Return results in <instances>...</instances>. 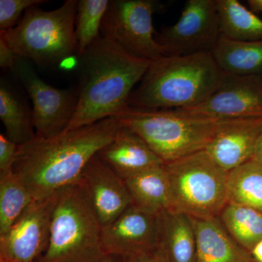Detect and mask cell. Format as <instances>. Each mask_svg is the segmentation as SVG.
Here are the masks:
<instances>
[{"label": "cell", "mask_w": 262, "mask_h": 262, "mask_svg": "<svg viewBox=\"0 0 262 262\" xmlns=\"http://www.w3.org/2000/svg\"><path fill=\"white\" fill-rule=\"evenodd\" d=\"M94 262H124V258L117 255L105 253L101 258Z\"/></svg>", "instance_id": "1f68e13d"}, {"label": "cell", "mask_w": 262, "mask_h": 262, "mask_svg": "<svg viewBox=\"0 0 262 262\" xmlns=\"http://www.w3.org/2000/svg\"><path fill=\"white\" fill-rule=\"evenodd\" d=\"M248 3L253 12L262 13V0H249Z\"/></svg>", "instance_id": "836d02e7"}, {"label": "cell", "mask_w": 262, "mask_h": 262, "mask_svg": "<svg viewBox=\"0 0 262 262\" xmlns=\"http://www.w3.org/2000/svg\"><path fill=\"white\" fill-rule=\"evenodd\" d=\"M97 155L123 180L165 164L140 136L122 125Z\"/></svg>", "instance_id": "2e32d148"}, {"label": "cell", "mask_w": 262, "mask_h": 262, "mask_svg": "<svg viewBox=\"0 0 262 262\" xmlns=\"http://www.w3.org/2000/svg\"><path fill=\"white\" fill-rule=\"evenodd\" d=\"M34 201L14 170L0 173V235L10 229Z\"/></svg>", "instance_id": "d4e9b609"}, {"label": "cell", "mask_w": 262, "mask_h": 262, "mask_svg": "<svg viewBox=\"0 0 262 262\" xmlns=\"http://www.w3.org/2000/svg\"><path fill=\"white\" fill-rule=\"evenodd\" d=\"M252 159L262 163V128L258 136Z\"/></svg>", "instance_id": "4dcf8cb0"}, {"label": "cell", "mask_w": 262, "mask_h": 262, "mask_svg": "<svg viewBox=\"0 0 262 262\" xmlns=\"http://www.w3.org/2000/svg\"><path fill=\"white\" fill-rule=\"evenodd\" d=\"M227 200L262 211V163L251 159L228 172Z\"/></svg>", "instance_id": "cb8c5ba5"}, {"label": "cell", "mask_w": 262, "mask_h": 262, "mask_svg": "<svg viewBox=\"0 0 262 262\" xmlns=\"http://www.w3.org/2000/svg\"><path fill=\"white\" fill-rule=\"evenodd\" d=\"M179 111L215 121L262 117V76H239L222 72L213 94L196 106Z\"/></svg>", "instance_id": "8fae6325"}, {"label": "cell", "mask_w": 262, "mask_h": 262, "mask_svg": "<svg viewBox=\"0 0 262 262\" xmlns=\"http://www.w3.org/2000/svg\"><path fill=\"white\" fill-rule=\"evenodd\" d=\"M218 217L234 241L249 252L262 241V211L227 203Z\"/></svg>", "instance_id": "603a6c76"}, {"label": "cell", "mask_w": 262, "mask_h": 262, "mask_svg": "<svg viewBox=\"0 0 262 262\" xmlns=\"http://www.w3.org/2000/svg\"><path fill=\"white\" fill-rule=\"evenodd\" d=\"M155 0H113L103 19V37L131 56L152 61L163 56L157 42L153 14L159 9Z\"/></svg>", "instance_id": "ba28073f"}, {"label": "cell", "mask_w": 262, "mask_h": 262, "mask_svg": "<svg viewBox=\"0 0 262 262\" xmlns=\"http://www.w3.org/2000/svg\"><path fill=\"white\" fill-rule=\"evenodd\" d=\"M13 72L32 100L36 136L49 138L64 132L75 115L79 91L55 89L37 75L29 60L20 57Z\"/></svg>", "instance_id": "30bf717a"}, {"label": "cell", "mask_w": 262, "mask_h": 262, "mask_svg": "<svg viewBox=\"0 0 262 262\" xmlns=\"http://www.w3.org/2000/svg\"><path fill=\"white\" fill-rule=\"evenodd\" d=\"M222 73L211 53L160 57L151 61L127 105L146 110L198 106L213 94Z\"/></svg>", "instance_id": "3957f363"}, {"label": "cell", "mask_w": 262, "mask_h": 262, "mask_svg": "<svg viewBox=\"0 0 262 262\" xmlns=\"http://www.w3.org/2000/svg\"><path fill=\"white\" fill-rule=\"evenodd\" d=\"M211 54L224 73L262 76V39L238 42L221 36Z\"/></svg>", "instance_id": "ffe728a7"}, {"label": "cell", "mask_w": 262, "mask_h": 262, "mask_svg": "<svg viewBox=\"0 0 262 262\" xmlns=\"http://www.w3.org/2000/svg\"><path fill=\"white\" fill-rule=\"evenodd\" d=\"M77 0H67L56 10L32 7L13 29L0 32L15 54L39 66L56 65L77 53Z\"/></svg>", "instance_id": "8992f818"}, {"label": "cell", "mask_w": 262, "mask_h": 262, "mask_svg": "<svg viewBox=\"0 0 262 262\" xmlns=\"http://www.w3.org/2000/svg\"><path fill=\"white\" fill-rule=\"evenodd\" d=\"M0 119L5 125V136L17 145H23L36 137L32 110L3 81L0 84Z\"/></svg>", "instance_id": "7402d4cb"}, {"label": "cell", "mask_w": 262, "mask_h": 262, "mask_svg": "<svg viewBox=\"0 0 262 262\" xmlns=\"http://www.w3.org/2000/svg\"><path fill=\"white\" fill-rule=\"evenodd\" d=\"M171 192L172 210L192 218L220 214L227 200L228 171L205 150L165 163Z\"/></svg>", "instance_id": "52a82bcc"}, {"label": "cell", "mask_w": 262, "mask_h": 262, "mask_svg": "<svg viewBox=\"0 0 262 262\" xmlns=\"http://www.w3.org/2000/svg\"><path fill=\"white\" fill-rule=\"evenodd\" d=\"M158 248L169 262H196L192 217L175 210L160 213Z\"/></svg>", "instance_id": "ac0fdd59"}, {"label": "cell", "mask_w": 262, "mask_h": 262, "mask_svg": "<svg viewBox=\"0 0 262 262\" xmlns=\"http://www.w3.org/2000/svg\"><path fill=\"white\" fill-rule=\"evenodd\" d=\"M78 58V102L65 131L116 116L128 104L134 87L140 82L151 63L131 56L103 36Z\"/></svg>", "instance_id": "7a4b0ae2"}, {"label": "cell", "mask_w": 262, "mask_h": 262, "mask_svg": "<svg viewBox=\"0 0 262 262\" xmlns=\"http://www.w3.org/2000/svg\"><path fill=\"white\" fill-rule=\"evenodd\" d=\"M168 163L206 149L216 122L177 110H146L127 105L116 116Z\"/></svg>", "instance_id": "5b68a950"}, {"label": "cell", "mask_w": 262, "mask_h": 262, "mask_svg": "<svg viewBox=\"0 0 262 262\" xmlns=\"http://www.w3.org/2000/svg\"><path fill=\"white\" fill-rule=\"evenodd\" d=\"M18 146L4 134L0 135V173L12 171L14 168Z\"/></svg>", "instance_id": "83f0119b"}, {"label": "cell", "mask_w": 262, "mask_h": 262, "mask_svg": "<svg viewBox=\"0 0 262 262\" xmlns=\"http://www.w3.org/2000/svg\"><path fill=\"white\" fill-rule=\"evenodd\" d=\"M124 181L134 206L155 214L172 210L170 180L165 164Z\"/></svg>", "instance_id": "d6986e66"}, {"label": "cell", "mask_w": 262, "mask_h": 262, "mask_svg": "<svg viewBox=\"0 0 262 262\" xmlns=\"http://www.w3.org/2000/svg\"><path fill=\"white\" fill-rule=\"evenodd\" d=\"M221 36L216 0H188L178 21L155 38L163 56H183L211 53Z\"/></svg>", "instance_id": "9c48e42d"}, {"label": "cell", "mask_w": 262, "mask_h": 262, "mask_svg": "<svg viewBox=\"0 0 262 262\" xmlns=\"http://www.w3.org/2000/svg\"><path fill=\"white\" fill-rule=\"evenodd\" d=\"M108 0H80L77 3L75 37L77 56L101 37L103 19L110 6Z\"/></svg>", "instance_id": "484cf974"}, {"label": "cell", "mask_w": 262, "mask_h": 262, "mask_svg": "<svg viewBox=\"0 0 262 262\" xmlns=\"http://www.w3.org/2000/svg\"><path fill=\"white\" fill-rule=\"evenodd\" d=\"M121 126L113 117L53 137L36 136L18 146L13 170L34 200L49 198L80 180L91 160Z\"/></svg>", "instance_id": "6da1fadb"}, {"label": "cell", "mask_w": 262, "mask_h": 262, "mask_svg": "<svg viewBox=\"0 0 262 262\" xmlns=\"http://www.w3.org/2000/svg\"><path fill=\"white\" fill-rule=\"evenodd\" d=\"M196 262H253L251 252L239 246L219 217L192 218Z\"/></svg>", "instance_id": "e0dca14e"}, {"label": "cell", "mask_w": 262, "mask_h": 262, "mask_svg": "<svg viewBox=\"0 0 262 262\" xmlns=\"http://www.w3.org/2000/svg\"><path fill=\"white\" fill-rule=\"evenodd\" d=\"M124 262H136L134 258H124Z\"/></svg>", "instance_id": "e575fe53"}, {"label": "cell", "mask_w": 262, "mask_h": 262, "mask_svg": "<svg viewBox=\"0 0 262 262\" xmlns=\"http://www.w3.org/2000/svg\"><path fill=\"white\" fill-rule=\"evenodd\" d=\"M251 253L253 261L262 262V241L255 246Z\"/></svg>", "instance_id": "d6a6232c"}, {"label": "cell", "mask_w": 262, "mask_h": 262, "mask_svg": "<svg viewBox=\"0 0 262 262\" xmlns=\"http://www.w3.org/2000/svg\"><path fill=\"white\" fill-rule=\"evenodd\" d=\"M261 128L262 117L220 120L204 150L229 172L252 159Z\"/></svg>", "instance_id": "5bb4252c"}, {"label": "cell", "mask_w": 262, "mask_h": 262, "mask_svg": "<svg viewBox=\"0 0 262 262\" xmlns=\"http://www.w3.org/2000/svg\"><path fill=\"white\" fill-rule=\"evenodd\" d=\"M159 214L132 205L118 218L102 227L103 253L134 258L158 247Z\"/></svg>", "instance_id": "4fadbf2b"}, {"label": "cell", "mask_w": 262, "mask_h": 262, "mask_svg": "<svg viewBox=\"0 0 262 262\" xmlns=\"http://www.w3.org/2000/svg\"><path fill=\"white\" fill-rule=\"evenodd\" d=\"M18 56L10 48L3 37H0V67L3 69L15 70Z\"/></svg>", "instance_id": "f1b7e54d"}, {"label": "cell", "mask_w": 262, "mask_h": 262, "mask_svg": "<svg viewBox=\"0 0 262 262\" xmlns=\"http://www.w3.org/2000/svg\"><path fill=\"white\" fill-rule=\"evenodd\" d=\"M56 194L34 200L0 235L1 262H37L48 247Z\"/></svg>", "instance_id": "7c38bea8"}, {"label": "cell", "mask_w": 262, "mask_h": 262, "mask_svg": "<svg viewBox=\"0 0 262 262\" xmlns=\"http://www.w3.org/2000/svg\"><path fill=\"white\" fill-rule=\"evenodd\" d=\"M221 34L230 40L262 39V19L238 0H216Z\"/></svg>", "instance_id": "44dd1931"}, {"label": "cell", "mask_w": 262, "mask_h": 262, "mask_svg": "<svg viewBox=\"0 0 262 262\" xmlns=\"http://www.w3.org/2000/svg\"><path fill=\"white\" fill-rule=\"evenodd\" d=\"M253 262H256V261H253Z\"/></svg>", "instance_id": "d590c367"}, {"label": "cell", "mask_w": 262, "mask_h": 262, "mask_svg": "<svg viewBox=\"0 0 262 262\" xmlns=\"http://www.w3.org/2000/svg\"><path fill=\"white\" fill-rule=\"evenodd\" d=\"M102 225L80 181L56 193L48 247L37 262H94L103 254Z\"/></svg>", "instance_id": "277c9868"}, {"label": "cell", "mask_w": 262, "mask_h": 262, "mask_svg": "<svg viewBox=\"0 0 262 262\" xmlns=\"http://www.w3.org/2000/svg\"><path fill=\"white\" fill-rule=\"evenodd\" d=\"M136 262H169L158 247L134 257Z\"/></svg>", "instance_id": "f546056e"}, {"label": "cell", "mask_w": 262, "mask_h": 262, "mask_svg": "<svg viewBox=\"0 0 262 262\" xmlns=\"http://www.w3.org/2000/svg\"><path fill=\"white\" fill-rule=\"evenodd\" d=\"M45 0H0V29L1 32L15 27L22 13L32 7L48 3Z\"/></svg>", "instance_id": "4316f807"}, {"label": "cell", "mask_w": 262, "mask_h": 262, "mask_svg": "<svg viewBox=\"0 0 262 262\" xmlns=\"http://www.w3.org/2000/svg\"><path fill=\"white\" fill-rule=\"evenodd\" d=\"M80 181L102 227L111 224L133 205L125 181L97 155L88 164Z\"/></svg>", "instance_id": "9a60e30c"}]
</instances>
